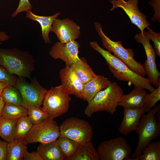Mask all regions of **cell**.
<instances>
[{
	"instance_id": "cell-40",
	"label": "cell",
	"mask_w": 160,
	"mask_h": 160,
	"mask_svg": "<svg viewBox=\"0 0 160 160\" xmlns=\"http://www.w3.org/2000/svg\"><path fill=\"white\" fill-rule=\"evenodd\" d=\"M9 85L6 83L0 82V96H1L2 92L4 89Z\"/></svg>"
},
{
	"instance_id": "cell-29",
	"label": "cell",
	"mask_w": 160,
	"mask_h": 160,
	"mask_svg": "<svg viewBox=\"0 0 160 160\" xmlns=\"http://www.w3.org/2000/svg\"><path fill=\"white\" fill-rule=\"evenodd\" d=\"M160 142H151L143 149L138 160H160Z\"/></svg>"
},
{
	"instance_id": "cell-35",
	"label": "cell",
	"mask_w": 160,
	"mask_h": 160,
	"mask_svg": "<svg viewBox=\"0 0 160 160\" xmlns=\"http://www.w3.org/2000/svg\"><path fill=\"white\" fill-rule=\"evenodd\" d=\"M160 0H151L149 2V4L153 7L155 11L152 19L153 22L157 21L160 22Z\"/></svg>"
},
{
	"instance_id": "cell-36",
	"label": "cell",
	"mask_w": 160,
	"mask_h": 160,
	"mask_svg": "<svg viewBox=\"0 0 160 160\" xmlns=\"http://www.w3.org/2000/svg\"><path fill=\"white\" fill-rule=\"evenodd\" d=\"M25 160H43L41 155L37 152L29 153L27 151L23 157Z\"/></svg>"
},
{
	"instance_id": "cell-31",
	"label": "cell",
	"mask_w": 160,
	"mask_h": 160,
	"mask_svg": "<svg viewBox=\"0 0 160 160\" xmlns=\"http://www.w3.org/2000/svg\"><path fill=\"white\" fill-rule=\"evenodd\" d=\"M160 100V85L146 96L143 106L145 113L149 111Z\"/></svg>"
},
{
	"instance_id": "cell-28",
	"label": "cell",
	"mask_w": 160,
	"mask_h": 160,
	"mask_svg": "<svg viewBox=\"0 0 160 160\" xmlns=\"http://www.w3.org/2000/svg\"><path fill=\"white\" fill-rule=\"evenodd\" d=\"M33 125L28 116H24L17 119L13 140L24 139Z\"/></svg>"
},
{
	"instance_id": "cell-1",
	"label": "cell",
	"mask_w": 160,
	"mask_h": 160,
	"mask_svg": "<svg viewBox=\"0 0 160 160\" xmlns=\"http://www.w3.org/2000/svg\"><path fill=\"white\" fill-rule=\"evenodd\" d=\"M89 44L91 47L104 58L109 70L116 79L130 82L134 87H143L151 92L155 89L148 78H145L132 71L111 53L102 48L97 42L92 41Z\"/></svg>"
},
{
	"instance_id": "cell-25",
	"label": "cell",
	"mask_w": 160,
	"mask_h": 160,
	"mask_svg": "<svg viewBox=\"0 0 160 160\" xmlns=\"http://www.w3.org/2000/svg\"><path fill=\"white\" fill-rule=\"evenodd\" d=\"M27 108L11 103L5 104L1 113V116L8 119H17L28 116Z\"/></svg>"
},
{
	"instance_id": "cell-2",
	"label": "cell",
	"mask_w": 160,
	"mask_h": 160,
	"mask_svg": "<svg viewBox=\"0 0 160 160\" xmlns=\"http://www.w3.org/2000/svg\"><path fill=\"white\" fill-rule=\"evenodd\" d=\"M0 65L12 75L30 79L35 68L34 57L29 52L17 48H0Z\"/></svg>"
},
{
	"instance_id": "cell-19",
	"label": "cell",
	"mask_w": 160,
	"mask_h": 160,
	"mask_svg": "<svg viewBox=\"0 0 160 160\" xmlns=\"http://www.w3.org/2000/svg\"><path fill=\"white\" fill-rule=\"evenodd\" d=\"M59 12L49 16L37 15L34 14L31 10L26 12L25 17L33 21L37 22L40 25L41 30V35L43 40L45 43L51 44V41L49 34L51 32L52 26L55 20L60 14Z\"/></svg>"
},
{
	"instance_id": "cell-9",
	"label": "cell",
	"mask_w": 160,
	"mask_h": 160,
	"mask_svg": "<svg viewBox=\"0 0 160 160\" xmlns=\"http://www.w3.org/2000/svg\"><path fill=\"white\" fill-rule=\"evenodd\" d=\"M97 152L100 160H131L132 150L126 140L121 137L101 142Z\"/></svg>"
},
{
	"instance_id": "cell-34",
	"label": "cell",
	"mask_w": 160,
	"mask_h": 160,
	"mask_svg": "<svg viewBox=\"0 0 160 160\" xmlns=\"http://www.w3.org/2000/svg\"><path fill=\"white\" fill-rule=\"evenodd\" d=\"M32 8V6L29 0H20L17 8L11 14V16L12 18H14L19 13L31 10Z\"/></svg>"
},
{
	"instance_id": "cell-18",
	"label": "cell",
	"mask_w": 160,
	"mask_h": 160,
	"mask_svg": "<svg viewBox=\"0 0 160 160\" xmlns=\"http://www.w3.org/2000/svg\"><path fill=\"white\" fill-rule=\"evenodd\" d=\"M111 82L108 78L98 75L83 84V93L89 102L98 92L108 87Z\"/></svg>"
},
{
	"instance_id": "cell-12",
	"label": "cell",
	"mask_w": 160,
	"mask_h": 160,
	"mask_svg": "<svg viewBox=\"0 0 160 160\" xmlns=\"http://www.w3.org/2000/svg\"><path fill=\"white\" fill-rule=\"evenodd\" d=\"M139 0H109L112 4L110 11L116 8H121L126 13L130 19L131 23L136 25L143 33L144 30L149 27L150 23L146 20L147 17L139 10L138 4Z\"/></svg>"
},
{
	"instance_id": "cell-8",
	"label": "cell",
	"mask_w": 160,
	"mask_h": 160,
	"mask_svg": "<svg viewBox=\"0 0 160 160\" xmlns=\"http://www.w3.org/2000/svg\"><path fill=\"white\" fill-rule=\"evenodd\" d=\"M27 81L24 77L17 78L15 85L19 91L22 98L23 106L27 108L31 106L42 105L47 91L39 83L36 78Z\"/></svg>"
},
{
	"instance_id": "cell-27",
	"label": "cell",
	"mask_w": 160,
	"mask_h": 160,
	"mask_svg": "<svg viewBox=\"0 0 160 160\" xmlns=\"http://www.w3.org/2000/svg\"><path fill=\"white\" fill-rule=\"evenodd\" d=\"M57 141L66 160L75 153L80 145L75 141L63 136H60Z\"/></svg>"
},
{
	"instance_id": "cell-22",
	"label": "cell",
	"mask_w": 160,
	"mask_h": 160,
	"mask_svg": "<svg viewBox=\"0 0 160 160\" xmlns=\"http://www.w3.org/2000/svg\"><path fill=\"white\" fill-rule=\"evenodd\" d=\"M67 160H100L97 151L91 142L80 145L76 151Z\"/></svg>"
},
{
	"instance_id": "cell-5",
	"label": "cell",
	"mask_w": 160,
	"mask_h": 160,
	"mask_svg": "<svg viewBox=\"0 0 160 160\" xmlns=\"http://www.w3.org/2000/svg\"><path fill=\"white\" fill-rule=\"evenodd\" d=\"M96 30L101 38L102 44L104 48L124 63L132 71L145 77L146 72L143 65L136 61L134 58L135 53L131 48H125L120 41H114L107 36L103 31L102 27L100 23L94 22Z\"/></svg>"
},
{
	"instance_id": "cell-24",
	"label": "cell",
	"mask_w": 160,
	"mask_h": 160,
	"mask_svg": "<svg viewBox=\"0 0 160 160\" xmlns=\"http://www.w3.org/2000/svg\"><path fill=\"white\" fill-rule=\"evenodd\" d=\"M17 120L0 116V136L7 143L13 140Z\"/></svg>"
},
{
	"instance_id": "cell-3",
	"label": "cell",
	"mask_w": 160,
	"mask_h": 160,
	"mask_svg": "<svg viewBox=\"0 0 160 160\" xmlns=\"http://www.w3.org/2000/svg\"><path fill=\"white\" fill-rule=\"evenodd\" d=\"M160 104L154 106L142 117L135 132L139 138L137 147L130 157L131 160H138L143 148L160 134Z\"/></svg>"
},
{
	"instance_id": "cell-11",
	"label": "cell",
	"mask_w": 160,
	"mask_h": 160,
	"mask_svg": "<svg viewBox=\"0 0 160 160\" xmlns=\"http://www.w3.org/2000/svg\"><path fill=\"white\" fill-rule=\"evenodd\" d=\"M136 42L141 43L144 49L147 57L143 65L146 74L151 83L156 87L160 85V73L157 68L156 54L154 49L150 43V40L148 32L143 31L137 33L135 37Z\"/></svg>"
},
{
	"instance_id": "cell-30",
	"label": "cell",
	"mask_w": 160,
	"mask_h": 160,
	"mask_svg": "<svg viewBox=\"0 0 160 160\" xmlns=\"http://www.w3.org/2000/svg\"><path fill=\"white\" fill-rule=\"evenodd\" d=\"M41 106H31L27 108L28 116L33 125L40 123L48 118Z\"/></svg>"
},
{
	"instance_id": "cell-4",
	"label": "cell",
	"mask_w": 160,
	"mask_h": 160,
	"mask_svg": "<svg viewBox=\"0 0 160 160\" xmlns=\"http://www.w3.org/2000/svg\"><path fill=\"white\" fill-rule=\"evenodd\" d=\"M124 94L122 89L115 81L107 88L98 92L89 102L85 114L91 117L95 113L103 111L111 115L116 111L120 100Z\"/></svg>"
},
{
	"instance_id": "cell-7",
	"label": "cell",
	"mask_w": 160,
	"mask_h": 160,
	"mask_svg": "<svg viewBox=\"0 0 160 160\" xmlns=\"http://www.w3.org/2000/svg\"><path fill=\"white\" fill-rule=\"evenodd\" d=\"M60 136L69 138L79 145L91 142L92 127L87 121L75 117L68 118L59 127Z\"/></svg>"
},
{
	"instance_id": "cell-14",
	"label": "cell",
	"mask_w": 160,
	"mask_h": 160,
	"mask_svg": "<svg viewBox=\"0 0 160 160\" xmlns=\"http://www.w3.org/2000/svg\"><path fill=\"white\" fill-rule=\"evenodd\" d=\"M80 47L75 40L65 44L59 41L52 47L49 54L54 59H60L65 62L66 65L71 66L80 60L78 55Z\"/></svg>"
},
{
	"instance_id": "cell-10",
	"label": "cell",
	"mask_w": 160,
	"mask_h": 160,
	"mask_svg": "<svg viewBox=\"0 0 160 160\" xmlns=\"http://www.w3.org/2000/svg\"><path fill=\"white\" fill-rule=\"evenodd\" d=\"M60 135L59 127L54 119L48 118L33 125L24 139L27 145L36 143H45L57 140Z\"/></svg>"
},
{
	"instance_id": "cell-38",
	"label": "cell",
	"mask_w": 160,
	"mask_h": 160,
	"mask_svg": "<svg viewBox=\"0 0 160 160\" xmlns=\"http://www.w3.org/2000/svg\"><path fill=\"white\" fill-rule=\"evenodd\" d=\"M9 38V36L4 31H0V45L2 42L7 41Z\"/></svg>"
},
{
	"instance_id": "cell-20",
	"label": "cell",
	"mask_w": 160,
	"mask_h": 160,
	"mask_svg": "<svg viewBox=\"0 0 160 160\" xmlns=\"http://www.w3.org/2000/svg\"><path fill=\"white\" fill-rule=\"evenodd\" d=\"M37 151L43 160H65L57 140L47 143H41L37 148Z\"/></svg>"
},
{
	"instance_id": "cell-26",
	"label": "cell",
	"mask_w": 160,
	"mask_h": 160,
	"mask_svg": "<svg viewBox=\"0 0 160 160\" xmlns=\"http://www.w3.org/2000/svg\"><path fill=\"white\" fill-rule=\"evenodd\" d=\"M1 96L5 104L11 103L23 106L21 94L15 86L8 85L3 89Z\"/></svg>"
},
{
	"instance_id": "cell-37",
	"label": "cell",
	"mask_w": 160,
	"mask_h": 160,
	"mask_svg": "<svg viewBox=\"0 0 160 160\" xmlns=\"http://www.w3.org/2000/svg\"><path fill=\"white\" fill-rule=\"evenodd\" d=\"M7 143L0 140V160H6Z\"/></svg>"
},
{
	"instance_id": "cell-33",
	"label": "cell",
	"mask_w": 160,
	"mask_h": 160,
	"mask_svg": "<svg viewBox=\"0 0 160 160\" xmlns=\"http://www.w3.org/2000/svg\"><path fill=\"white\" fill-rule=\"evenodd\" d=\"M148 30V32L150 40L153 42L154 44V49L156 55L160 57V33H157L150 28L149 27L147 28Z\"/></svg>"
},
{
	"instance_id": "cell-16",
	"label": "cell",
	"mask_w": 160,
	"mask_h": 160,
	"mask_svg": "<svg viewBox=\"0 0 160 160\" xmlns=\"http://www.w3.org/2000/svg\"><path fill=\"white\" fill-rule=\"evenodd\" d=\"M145 113L143 107L124 108L123 119L118 129L119 132L127 136L132 131H135Z\"/></svg>"
},
{
	"instance_id": "cell-6",
	"label": "cell",
	"mask_w": 160,
	"mask_h": 160,
	"mask_svg": "<svg viewBox=\"0 0 160 160\" xmlns=\"http://www.w3.org/2000/svg\"><path fill=\"white\" fill-rule=\"evenodd\" d=\"M71 100L62 84L52 87L45 95L42 108L48 118L54 119L67 112Z\"/></svg>"
},
{
	"instance_id": "cell-32",
	"label": "cell",
	"mask_w": 160,
	"mask_h": 160,
	"mask_svg": "<svg viewBox=\"0 0 160 160\" xmlns=\"http://www.w3.org/2000/svg\"><path fill=\"white\" fill-rule=\"evenodd\" d=\"M17 78L9 73L4 67L0 65V82L9 85L15 86Z\"/></svg>"
},
{
	"instance_id": "cell-39",
	"label": "cell",
	"mask_w": 160,
	"mask_h": 160,
	"mask_svg": "<svg viewBox=\"0 0 160 160\" xmlns=\"http://www.w3.org/2000/svg\"><path fill=\"white\" fill-rule=\"evenodd\" d=\"M5 103L1 96H0V116H1V113Z\"/></svg>"
},
{
	"instance_id": "cell-13",
	"label": "cell",
	"mask_w": 160,
	"mask_h": 160,
	"mask_svg": "<svg viewBox=\"0 0 160 160\" xmlns=\"http://www.w3.org/2000/svg\"><path fill=\"white\" fill-rule=\"evenodd\" d=\"M51 32H54L60 42L66 43L75 41L80 34V27L68 18H56L52 25Z\"/></svg>"
},
{
	"instance_id": "cell-23",
	"label": "cell",
	"mask_w": 160,
	"mask_h": 160,
	"mask_svg": "<svg viewBox=\"0 0 160 160\" xmlns=\"http://www.w3.org/2000/svg\"><path fill=\"white\" fill-rule=\"evenodd\" d=\"M71 66L81 82L84 84L95 77L96 75L84 58H80L78 61Z\"/></svg>"
},
{
	"instance_id": "cell-17",
	"label": "cell",
	"mask_w": 160,
	"mask_h": 160,
	"mask_svg": "<svg viewBox=\"0 0 160 160\" xmlns=\"http://www.w3.org/2000/svg\"><path fill=\"white\" fill-rule=\"evenodd\" d=\"M147 89L143 87H134L129 93L123 94L119 102V105L124 108L143 107L147 95Z\"/></svg>"
},
{
	"instance_id": "cell-21",
	"label": "cell",
	"mask_w": 160,
	"mask_h": 160,
	"mask_svg": "<svg viewBox=\"0 0 160 160\" xmlns=\"http://www.w3.org/2000/svg\"><path fill=\"white\" fill-rule=\"evenodd\" d=\"M24 139H13L8 143L6 160H21L28 151Z\"/></svg>"
},
{
	"instance_id": "cell-15",
	"label": "cell",
	"mask_w": 160,
	"mask_h": 160,
	"mask_svg": "<svg viewBox=\"0 0 160 160\" xmlns=\"http://www.w3.org/2000/svg\"><path fill=\"white\" fill-rule=\"evenodd\" d=\"M62 85L68 94L85 100L83 93V84L71 66L66 65L60 71Z\"/></svg>"
}]
</instances>
